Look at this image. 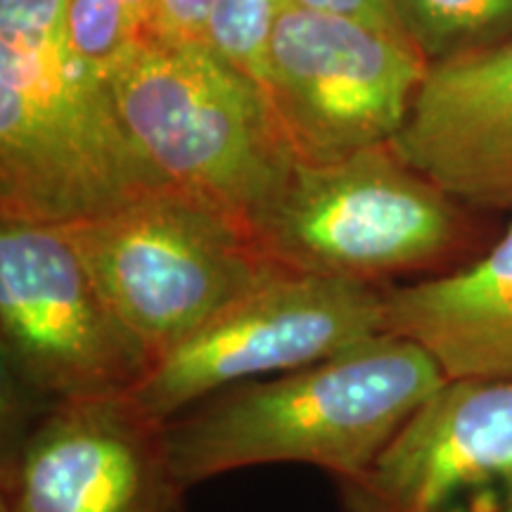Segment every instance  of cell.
Here are the masks:
<instances>
[{
	"label": "cell",
	"mask_w": 512,
	"mask_h": 512,
	"mask_svg": "<svg viewBox=\"0 0 512 512\" xmlns=\"http://www.w3.org/2000/svg\"><path fill=\"white\" fill-rule=\"evenodd\" d=\"M67 0H0V221L74 226L169 185L74 53Z\"/></svg>",
	"instance_id": "2"
},
{
	"label": "cell",
	"mask_w": 512,
	"mask_h": 512,
	"mask_svg": "<svg viewBox=\"0 0 512 512\" xmlns=\"http://www.w3.org/2000/svg\"><path fill=\"white\" fill-rule=\"evenodd\" d=\"M247 230L275 266L373 287L456 271L498 238L486 214L403 164L389 145L328 162L294 157Z\"/></svg>",
	"instance_id": "3"
},
{
	"label": "cell",
	"mask_w": 512,
	"mask_h": 512,
	"mask_svg": "<svg viewBox=\"0 0 512 512\" xmlns=\"http://www.w3.org/2000/svg\"><path fill=\"white\" fill-rule=\"evenodd\" d=\"M285 3L287 0H214L209 48L261 86L268 41Z\"/></svg>",
	"instance_id": "15"
},
{
	"label": "cell",
	"mask_w": 512,
	"mask_h": 512,
	"mask_svg": "<svg viewBox=\"0 0 512 512\" xmlns=\"http://www.w3.org/2000/svg\"><path fill=\"white\" fill-rule=\"evenodd\" d=\"M287 3L306 10L328 12V15L358 19V22H366L370 27L408 38L401 27L394 0H287Z\"/></svg>",
	"instance_id": "17"
},
{
	"label": "cell",
	"mask_w": 512,
	"mask_h": 512,
	"mask_svg": "<svg viewBox=\"0 0 512 512\" xmlns=\"http://www.w3.org/2000/svg\"><path fill=\"white\" fill-rule=\"evenodd\" d=\"M214 0H152L145 38L164 43H207Z\"/></svg>",
	"instance_id": "16"
},
{
	"label": "cell",
	"mask_w": 512,
	"mask_h": 512,
	"mask_svg": "<svg viewBox=\"0 0 512 512\" xmlns=\"http://www.w3.org/2000/svg\"><path fill=\"white\" fill-rule=\"evenodd\" d=\"M384 332V287L273 266L164 354L131 399L169 422L233 384L290 373Z\"/></svg>",
	"instance_id": "7"
},
{
	"label": "cell",
	"mask_w": 512,
	"mask_h": 512,
	"mask_svg": "<svg viewBox=\"0 0 512 512\" xmlns=\"http://www.w3.org/2000/svg\"><path fill=\"white\" fill-rule=\"evenodd\" d=\"M62 230L155 366L275 266L245 223L174 185Z\"/></svg>",
	"instance_id": "5"
},
{
	"label": "cell",
	"mask_w": 512,
	"mask_h": 512,
	"mask_svg": "<svg viewBox=\"0 0 512 512\" xmlns=\"http://www.w3.org/2000/svg\"><path fill=\"white\" fill-rule=\"evenodd\" d=\"M427 67L408 38L285 3L261 88L294 157L328 162L392 143Z\"/></svg>",
	"instance_id": "8"
},
{
	"label": "cell",
	"mask_w": 512,
	"mask_h": 512,
	"mask_svg": "<svg viewBox=\"0 0 512 512\" xmlns=\"http://www.w3.org/2000/svg\"><path fill=\"white\" fill-rule=\"evenodd\" d=\"M503 512H512V489L505 494V505H503Z\"/></svg>",
	"instance_id": "18"
},
{
	"label": "cell",
	"mask_w": 512,
	"mask_h": 512,
	"mask_svg": "<svg viewBox=\"0 0 512 512\" xmlns=\"http://www.w3.org/2000/svg\"><path fill=\"white\" fill-rule=\"evenodd\" d=\"M482 486L512 489V380H444L366 472L337 482L344 512H446Z\"/></svg>",
	"instance_id": "10"
},
{
	"label": "cell",
	"mask_w": 512,
	"mask_h": 512,
	"mask_svg": "<svg viewBox=\"0 0 512 512\" xmlns=\"http://www.w3.org/2000/svg\"><path fill=\"white\" fill-rule=\"evenodd\" d=\"M408 41L430 64L512 36V0H394Z\"/></svg>",
	"instance_id": "13"
},
{
	"label": "cell",
	"mask_w": 512,
	"mask_h": 512,
	"mask_svg": "<svg viewBox=\"0 0 512 512\" xmlns=\"http://www.w3.org/2000/svg\"><path fill=\"white\" fill-rule=\"evenodd\" d=\"M444 380L425 349L380 332L313 366L233 384L176 415L164 425L171 467L185 491L275 463L313 465L347 482Z\"/></svg>",
	"instance_id": "1"
},
{
	"label": "cell",
	"mask_w": 512,
	"mask_h": 512,
	"mask_svg": "<svg viewBox=\"0 0 512 512\" xmlns=\"http://www.w3.org/2000/svg\"><path fill=\"white\" fill-rule=\"evenodd\" d=\"M384 332L425 349L446 380H512V216L470 264L384 287Z\"/></svg>",
	"instance_id": "12"
},
{
	"label": "cell",
	"mask_w": 512,
	"mask_h": 512,
	"mask_svg": "<svg viewBox=\"0 0 512 512\" xmlns=\"http://www.w3.org/2000/svg\"><path fill=\"white\" fill-rule=\"evenodd\" d=\"M152 0H67L64 19L74 53L102 76L150 29Z\"/></svg>",
	"instance_id": "14"
},
{
	"label": "cell",
	"mask_w": 512,
	"mask_h": 512,
	"mask_svg": "<svg viewBox=\"0 0 512 512\" xmlns=\"http://www.w3.org/2000/svg\"><path fill=\"white\" fill-rule=\"evenodd\" d=\"M389 147L465 207L512 216V36L430 64Z\"/></svg>",
	"instance_id": "11"
},
{
	"label": "cell",
	"mask_w": 512,
	"mask_h": 512,
	"mask_svg": "<svg viewBox=\"0 0 512 512\" xmlns=\"http://www.w3.org/2000/svg\"><path fill=\"white\" fill-rule=\"evenodd\" d=\"M164 422L131 396L46 403L3 458L0 512H181Z\"/></svg>",
	"instance_id": "9"
},
{
	"label": "cell",
	"mask_w": 512,
	"mask_h": 512,
	"mask_svg": "<svg viewBox=\"0 0 512 512\" xmlns=\"http://www.w3.org/2000/svg\"><path fill=\"white\" fill-rule=\"evenodd\" d=\"M105 79L128 136L157 174L245 226L292 164L259 83L207 43L143 38Z\"/></svg>",
	"instance_id": "4"
},
{
	"label": "cell",
	"mask_w": 512,
	"mask_h": 512,
	"mask_svg": "<svg viewBox=\"0 0 512 512\" xmlns=\"http://www.w3.org/2000/svg\"><path fill=\"white\" fill-rule=\"evenodd\" d=\"M0 354L43 403L131 396L155 358L100 297L62 228L0 221Z\"/></svg>",
	"instance_id": "6"
}]
</instances>
